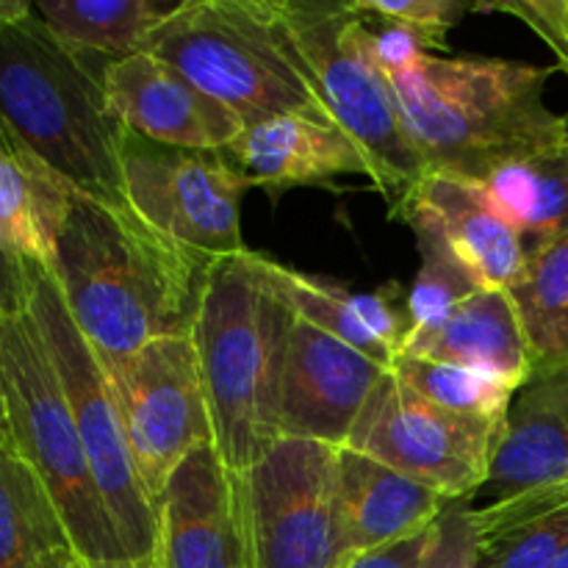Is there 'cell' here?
Returning a JSON list of instances; mask_svg holds the SVG:
<instances>
[{
	"mask_svg": "<svg viewBox=\"0 0 568 568\" xmlns=\"http://www.w3.org/2000/svg\"><path fill=\"white\" fill-rule=\"evenodd\" d=\"M399 355L486 372L516 388L532 375L530 349L505 288H477L438 325L410 333Z\"/></svg>",
	"mask_w": 568,
	"mask_h": 568,
	"instance_id": "20",
	"label": "cell"
},
{
	"mask_svg": "<svg viewBox=\"0 0 568 568\" xmlns=\"http://www.w3.org/2000/svg\"><path fill=\"white\" fill-rule=\"evenodd\" d=\"M244 568H344L338 447L281 436L233 475Z\"/></svg>",
	"mask_w": 568,
	"mask_h": 568,
	"instance_id": "9",
	"label": "cell"
},
{
	"mask_svg": "<svg viewBox=\"0 0 568 568\" xmlns=\"http://www.w3.org/2000/svg\"><path fill=\"white\" fill-rule=\"evenodd\" d=\"M31 266L0 236V316L17 320L31 305Z\"/></svg>",
	"mask_w": 568,
	"mask_h": 568,
	"instance_id": "33",
	"label": "cell"
},
{
	"mask_svg": "<svg viewBox=\"0 0 568 568\" xmlns=\"http://www.w3.org/2000/svg\"><path fill=\"white\" fill-rule=\"evenodd\" d=\"M558 483H568V364L536 369L514 394L477 497L491 505Z\"/></svg>",
	"mask_w": 568,
	"mask_h": 568,
	"instance_id": "18",
	"label": "cell"
},
{
	"mask_svg": "<svg viewBox=\"0 0 568 568\" xmlns=\"http://www.w3.org/2000/svg\"><path fill=\"white\" fill-rule=\"evenodd\" d=\"M103 366L139 475L159 505L181 460L214 444L197 349L192 336H170Z\"/></svg>",
	"mask_w": 568,
	"mask_h": 568,
	"instance_id": "12",
	"label": "cell"
},
{
	"mask_svg": "<svg viewBox=\"0 0 568 568\" xmlns=\"http://www.w3.org/2000/svg\"><path fill=\"white\" fill-rule=\"evenodd\" d=\"M0 386L11 444L53 497L78 558H128L94 486L70 403L31 311L0 316Z\"/></svg>",
	"mask_w": 568,
	"mask_h": 568,
	"instance_id": "6",
	"label": "cell"
},
{
	"mask_svg": "<svg viewBox=\"0 0 568 568\" xmlns=\"http://www.w3.org/2000/svg\"><path fill=\"white\" fill-rule=\"evenodd\" d=\"M70 568H164L161 564V552L155 549L153 555H144V558H122V560H83L75 558Z\"/></svg>",
	"mask_w": 568,
	"mask_h": 568,
	"instance_id": "35",
	"label": "cell"
},
{
	"mask_svg": "<svg viewBox=\"0 0 568 568\" xmlns=\"http://www.w3.org/2000/svg\"><path fill=\"white\" fill-rule=\"evenodd\" d=\"M349 6L364 20L405 28L436 55L449 48V31L475 11V3L464 0H349Z\"/></svg>",
	"mask_w": 568,
	"mask_h": 568,
	"instance_id": "30",
	"label": "cell"
},
{
	"mask_svg": "<svg viewBox=\"0 0 568 568\" xmlns=\"http://www.w3.org/2000/svg\"><path fill=\"white\" fill-rule=\"evenodd\" d=\"M103 89L125 131L170 148L227 150L247 128L242 116L148 50L105 61Z\"/></svg>",
	"mask_w": 568,
	"mask_h": 568,
	"instance_id": "14",
	"label": "cell"
},
{
	"mask_svg": "<svg viewBox=\"0 0 568 568\" xmlns=\"http://www.w3.org/2000/svg\"><path fill=\"white\" fill-rule=\"evenodd\" d=\"M549 568H568V549H566V552H564V555H560V558H558V560H555V564H552V566H549Z\"/></svg>",
	"mask_w": 568,
	"mask_h": 568,
	"instance_id": "38",
	"label": "cell"
},
{
	"mask_svg": "<svg viewBox=\"0 0 568 568\" xmlns=\"http://www.w3.org/2000/svg\"><path fill=\"white\" fill-rule=\"evenodd\" d=\"M294 314L261 270L258 253L211 261L200 288L197 349L214 447L231 475L281 438L283 364Z\"/></svg>",
	"mask_w": 568,
	"mask_h": 568,
	"instance_id": "3",
	"label": "cell"
},
{
	"mask_svg": "<svg viewBox=\"0 0 568 568\" xmlns=\"http://www.w3.org/2000/svg\"><path fill=\"white\" fill-rule=\"evenodd\" d=\"M503 422L438 408L388 372L344 447L381 460L447 503H471L486 486Z\"/></svg>",
	"mask_w": 568,
	"mask_h": 568,
	"instance_id": "10",
	"label": "cell"
},
{
	"mask_svg": "<svg viewBox=\"0 0 568 568\" xmlns=\"http://www.w3.org/2000/svg\"><path fill=\"white\" fill-rule=\"evenodd\" d=\"M288 44L297 53L325 116L366 153L375 186L397 203L422 175L405 136L392 83L369 53V22L347 3L275 0Z\"/></svg>",
	"mask_w": 568,
	"mask_h": 568,
	"instance_id": "7",
	"label": "cell"
},
{
	"mask_svg": "<svg viewBox=\"0 0 568 568\" xmlns=\"http://www.w3.org/2000/svg\"><path fill=\"white\" fill-rule=\"evenodd\" d=\"M555 70L497 55L425 53L388 83L425 172L480 183L510 161L566 148L564 116L544 103Z\"/></svg>",
	"mask_w": 568,
	"mask_h": 568,
	"instance_id": "2",
	"label": "cell"
},
{
	"mask_svg": "<svg viewBox=\"0 0 568 568\" xmlns=\"http://www.w3.org/2000/svg\"><path fill=\"white\" fill-rule=\"evenodd\" d=\"M0 444H11V427H9V416H6V399H3V386H0Z\"/></svg>",
	"mask_w": 568,
	"mask_h": 568,
	"instance_id": "37",
	"label": "cell"
},
{
	"mask_svg": "<svg viewBox=\"0 0 568 568\" xmlns=\"http://www.w3.org/2000/svg\"><path fill=\"white\" fill-rule=\"evenodd\" d=\"M164 568H244L233 475L214 444L181 460L159 503Z\"/></svg>",
	"mask_w": 568,
	"mask_h": 568,
	"instance_id": "16",
	"label": "cell"
},
{
	"mask_svg": "<svg viewBox=\"0 0 568 568\" xmlns=\"http://www.w3.org/2000/svg\"><path fill=\"white\" fill-rule=\"evenodd\" d=\"M258 261L272 288L281 294L297 320L331 333L333 338L369 355L386 369H394L410 331L408 305L405 308L397 305L399 283H388L377 292L355 294L342 283L305 275L261 253Z\"/></svg>",
	"mask_w": 568,
	"mask_h": 568,
	"instance_id": "19",
	"label": "cell"
},
{
	"mask_svg": "<svg viewBox=\"0 0 568 568\" xmlns=\"http://www.w3.org/2000/svg\"><path fill=\"white\" fill-rule=\"evenodd\" d=\"M508 297L519 316L532 372L568 364V236L527 250Z\"/></svg>",
	"mask_w": 568,
	"mask_h": 568,
	"instance_id": "27",
	"label": "cell"
},
{
	"mask_svg": "<svg viewBox=\"0 0 568 568\" xmlns=\"http://www.w3.org/2000/svg\"><path fill=\"white\" fill-rule=\"evenodd\" d=\"M392 372L427 403L453 410V414L480 416V419H505L514 394L519 392L514 383L499 381L486 372L436 364V361L414 358V355H399Z\"/></svg>",
	"mask_w": 568,
	"mask_h": 568,
	"instance_id": "28",
	"label": "cell"
},
{
	"mask_svg": "<svg viewBox=\"0 0 568 568\" xmlns=\"http://www.w3.org/2000/svg\"><path fill=\"white\" fill-rule=\"evenodd\" d=\"M0 116L72 192L131 211L122 172L128 131L109 109L103 67L59 42L33 3L0 33Z\"/></svg>",
	"mask_w": 568,
	"mask_h": 568,
	"instance_id": "4",
	"label": "cell"
},
{
	"mask_svg": "<svg viewBox=\"0 0 568 568\" xmlns=\"http://www.w3.org/2000/svg\"><path fill=\"white\" fill-rule=\"evenodd\" d=\"M422 568H480L471 503H449L436 521V541Z\"/></svg>",
	"mask_w": 568,
	"mask_h": 568,
	"instance_id": "32",
	"label": "cell"
},
{
	"mask_svg": "<svg viewBox=\"0 0 568 568\" xmlns=\"http://www.w3.org/2000/svg\"><path fill=\"white\" fill-rule=\"evenodd\" d=\"M338 499L353 558L430 530L449 505L442 494L347 447H338Z\"/></svg>",
	"mask_w": 568,
	"mask_h": 568,
	"instance_id": "21",
	"label": "cell"
},
{
	"mask_svg": "<svg viewBox=\"0 0 568 568\" xmlns=\"http://www.w3.org/2000/svg\"><path fill=\"white\" fill-rule=\"evenodd\" d=\"M416 247H419L422 266L408 294V336L438 325L449 311L458 308L469 294L480 288L436 239L416 233Z\"/></svg>",
	"mask_w": 568,
	"mask_h": 568,
	"instance_id": "29",
	"label": "cell"
},
{
	"mask_svg": "<svg viewBox=\"0 0 568 568\" xmlns=\"http://www.w3.org/2000/svg\"><path fill=\"white\" fill-rule=\"evenodd\" d=\"M392 214L436 239L480 288H508L527 258L525 239L488 205L475 183L425 172Z\"/></svg>",
	"mask_w": 568,
	"mask_h": 568,
	"instance_id": "15",
	"label": "cell"
},
{
	"mask_svg": "<svg viewBox=\"0 0 568 568\" xmlns=\"http://www.w3.org/2000/svg\"><path fill=\"white\" fill-rule=\"evenodd\" d=\"M28 11H31V3H26V0H0V33L14 26L17 20H22Z\"/></svg>",
	"mask_w": 568,
	"mask_h": 568,
	"instance_id": "36",
	"label": "cell"
},
{
	"mask_svg": "<svg viewBox=\"0 0 568 568\" xmlns=\"http://www.w3.org/2000/svg\"><path fill=\"white\" fill-rule=\"evenodd\" d=\"M181 3L183 0H39L33 11L67 48L114 61L144 50L148 39Z\"/></svg>",
	"mask_w": 568,
	"mask_h": 568,
	"instance_id": "25",
	"label": "cell"
},
{
	"mask_svg": "<svg viewBox=\"0 0 568 568\" xmlns=\"http://www.w3.org/2000/svg\"><path fill=\"white\" fill-rule=\"evenodd\" d=\"M209 266L133 211L72 192L50 275L89 347L114 364L159 338L192 336Z\"/></svg>",
	"mask_w": 568,
	"mask_h": 568,
	"instance_id": "1",
	"label": "cell"
},
{
	"mask_svg": "<svg viewBox=\"0 0 568 568\" xmlns=\"http://www.w3.org/2000/svg\"><path fill=\"white\" fill-rule=\"evenodd\" d=\"M70 194L0 116V236L28 264L53 272Z\"/></svg>",
	"mask_w": 568,
	"mask_h": 568,
	"instance_id": "22",
	"label": "cell"
},
{
	"mask_svg": "<svg viewBox=\"0 0 568 568\" xmlns=\"http://www.w3.org/2000/svg\"><path fill=\"white\" fill-rule=\"evenodd\" d=\"M144 50L227 105L244 125L283 114L327 120L275 0H183Z\"/></svg>",
	"mask_w": 568,
	"mask_h": 568,
	"instance_id": "5",
	"label": "cell"
},
{
	"mask_svg": "<svg viewBox=\"0 0 568 568\" xmlns=\"http://www.w3.org/2000/svg\"><path fill=\"white\" fill-rule=\"evenodd\" d=\"M388 372L369 355L294 316L277 405L281 436L344 447Z\"/></svg>",
	"mask_w": 568,
	"mask_h": 568,
	"instance_id": "13",
	"label": "cell"
},
{
	"mask_svg": "<svg viewBox=\"0 0 568 568\" xmlns=\"http://www.w3.org/2000/svg\"><path fill=\"white\" fill-rule=\"evenodd\" d=\"M433 541H436V525L430 530L419 532V536L403 538L397 544H388V547L358 555V558L349 560L344 568H422L427 555H430Z\"/></svg>",
	"mask_w": 568,
	"mask_h": 568,
	"instance_id": "34",
	"label": "cell"
},
{
	"mask_svg": "<svg viewBox=\"0 0 568 568\" xmlns=\"http://www.w3.org/2000/svg\"><path fill=\"white\" fill-rule=\"evenodd\" d=\"M564 136H566V150H568V111L564 114Z\"/></svg>",
	"mask_w": 568,
	"mask_h": 568,
	"instance_id": "39",
	"label": "cell"
},
{
	"mask_svg": "<svg viewBox=\"0 0 568 568\" xmlns=\"http://www.w3.org/2000/svg\"><path fill=\"white\" fill-rule=\"evenodd\" d=\"M28 311L42 333L44 347L70 403L94 486L103 497L128 558L153 555L161 538L159 505L150 497L133 460L109 372L72 322L55 277L37 264L31 266Z\"/></svg>",
	"mask_w": 568,
	"mask_h": 568,
	"instance_id": "8",
	"label": "cell"
},
{
	"mask_svg": "<svg viewBox=\"0 0 568 568\" xmlns=\"http://www.w3.org/2000/svg\"><path fill=\"white\" fill-rule=\"evenodd\" d=\"M494 211L532 247L568 236V150L527 155L475 183Z\"/></svg>",
	"mask_w": 568,
	"mask_h": 568,
	"instance_id": "26",
	"label": "cell"
},
{
	"mask_svg": "<svg viewBox=\"0 0 568 568\" xmlns=\"http://www.w3.org/2000/svg\"><path fill=\"white\" fill-rule=\"evenodd\" d=\"M475 11H503L525 22L547 42L568 75V0H475Z\"/></svg>",
	"mask_w": 568,
	"mask_h": 568,
	"instance_id": "31",
	"label": "cell"
},
{
	"mask_svg": "<svg viewBox=\"0 0 568 568\" xmlns=\"http://www.w3.org/2000/svg\"><path fill=\"white\" fill-rule=\"evenodd\" d=\"M72 560H75V558H72ZM72 560H70V564H67V566H64V568H70V566H72Z\"/></svg>",
	"mask_w": 568,
	"mask_h": 568,
	"instance_id": "40",
	"label": "cell"
},
{
	"mask_svg": "<svg viewBox=\"0 0 568 568\" xmlns=\"http://www.w3.org/2000/svg\"><path fill=\"white\" fill-rule=\"evenodd\" d=\"M247 186L277 197L297 186H327L338 175H366L375 181L364 150L331 120L283 114L253 122L225 150Z\"/></svg>",
	"mask_w": 568,
	"mask_h": 568,
	"instance_id": "17",
	"label": "cell"
},
{
	"mask_svg": "<svg viewBox=\"0 0 568 568\" xmlns=\"http://www.w3.org/2000/svg\"><path fill=\"white\" fill-rule=\"evenodd\" d=\"M480 568H549L568 549V483L471 505Z\"/></svg>",
	"mask_w": 568,
	"mask_h": 568,
	"instance_id": "23",
	"label": "cell"
},
{
	"mask_svg": "<svg viewBox=\"0 0 568 568\" xmlns=\"http://www.w3.org/2000/svg\"><path fill=\"white\" fill-rule=\"evenodd\" d=\"M78 558L64 519L37 471L0 444V568H64Z\"/></svg>",
	"mask_w": 568,
	"mask_h": 568,
	"instance_id": "24",
	"label": "cell"
},
{
	"mask_svg": "<svg viewBox=\"0 0 568 568\" xmlns=\"http://www.w3.org/2000/svg\"><path fill=\"white\" fill-rule=\"evenodd\" d=\"M122 172L131 211L155 233L209 261L247 253L242 239L247 181L225 150L170 148L128 131Z\"/></svg>",
	"mask_w": 568,
	"mask_h": 568,
	"instance_id": "11",
	"label": "cell"
}]
</instances>
